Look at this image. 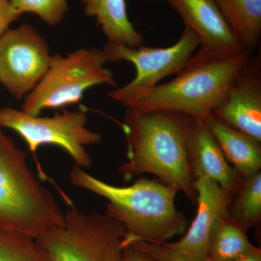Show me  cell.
I'll return each instance as SVG.
<instances>
[{"label": "cell", "mask_w": 261, "mask_h": 261, "mask_svg": "<svg viewBox=\"0 0 261 261\" xmlns=\"http://www.w3.org/2000/svg\"><path fill=\"white\" fill-rule=\"evenodd\" d=\"M188 122L189 117L173 111L127 108L121 123L127 161L118 169L123 179L154 175L197 203L195 178L187 158Z\"/></svg>", "instance_id": "1"}, {"label": "cell", "mask_w": 261, "mask_h": 261, "mask_svg": "<svg viewBox=\"0 0 261 261\" xmlns=\"http://www.w3.org/2000/svg\"><path fill=\"white\" fill-rule=\"evenodd\" d=\"M70 179L74 186L106 199V214L136 238L163 243L186 231V217L175 204L179 192L174 187L147 178H140L129 186H116L77 166L70 170Z\"/></svg>", "instance_id": "2"}, {"label": "cell", "mask_w": 261, "mask_h": 261, "mask_svg": "<svg viewBox=\"0 0 261 261\" xmlns=\"http://www.w3.org/2000/svg\"><path fill=\"white\" fill-rule=\"evenodd\" d=\"M251 54L211 56L200 49L171 82L156 86L133 107L168 111L205 121L223 102L239 70Z\"/></svg>", "instance_id": "3"}, {"label": "cell", "mask_w": 261, "mask_h": 261, "mask_svg": "<svg viewBox=\"0 0 261 261\" xmlns=\"http://www.w3.org/2000/svg\"><path fill=\"white\" fill-rule=\"evenodd\" d=\"M64 216L29 167L27 154L0 127V229L38 239L61 226Z\"/></svg>", "instance_id": "4"}, {"label": "cell", "mask_w": 261, "mask_h": 261, "mask_svg": "<svg viewBox=\"0 0 261 261\" xmlns=\"http://www.w3.org/2000/svg\"><path fill=\"white\" fill-rule=\"evenodd\" d=\"M106 63L102 50L97 48H82L65 56L51 55L45 74L24 98L22 111L39 116L46 109L77 104L95 86L114 87V74L105 66Z\"/></svg>", "instance_id": "5"}, {"label": "cell", "mask_w": 261, "mask_h": 261, "mask_svg": "<svg viewBox=\"0 0 261 261\" xmlns=\"http://www.w3.org/2000/svg\"><path fill=\"white\" fill-rule=\"evenodd\" d=\"M126 229L107 214H87L75 207L61 226L37 239L51 261H121Z\"/></svg>", "instance_id": "6"}, {"label": "cell", "mask_w": 261, "mask_h": 261, "mask_svg": "<svg viewBox=\"0 0 261 261\" xmlns=\"http://www.w3.org/2000/svg\"><path fill=\"white\" fill-rule=\"evenodd\" d=\"M200 46L198 37L187 27L178 42L168 47H129L108 43L102 49L107 63L128 62L136 70L133 80L111 91L108 97L126 108L133 107L163 79L178 74Z\"/></svg>", "instance_id": "7"}, {"label": "cell", "mask_w": 261, "mask_h": 261, "mask_svg": "<svg viewBox=\"0 0 261 261\" xmlns=\"http://www.w3.org/2000/svg\"><path fill=\"white\" fill-rule=\"evenodd\" d=\"M85 111L63 110L53 116H32L22 110L0 108V127L14 130L25 142L29 150L35 152L44 145H54L65 150L75 166L90 167L92 159L87 147L102 140V136L87 127Z\"/></svg>", "instance_id": "8"}, {"label": "cell", "mask_w": 261, "mask_h": 261, "mask_svg": "<svg viewBox=\"0 0 261 261\" xmlns=\"http://www.w3.org/2000/svg\"><path fill=\"white\" fill-rule=\"evenodd\" d=\"M51 57L47 41L31 24L10 29L0 37V83L24 99L45 74Z\"/></svg>", "instance_id": "9"}, {"label": "cell", "mask_w": 261, "mask_h": 261, "mask_svg": "<svg viewBox=\"0 0 261 261\" xmlns=\"http://www.w3.org/2000/svg\"><path fill=\"white\" fill-rule=\"evenodd\" d=\"M197 214L185 236L176 242L156 243L173 256L187 260L208 258L209 243L216 220L229 214L233 194L210 178H195ZM153 243V242H152Z\"/></svg>", "instance_id": "10"}, {"label": "cell", "mask_w": 261, "mask_h": 261, "mask_svg": "<svg viewBox=\"0 0 261 261\" xmlns=\"http://www.w3.org/2000/svg\"><path fill=\"white\" fill-rule=\"evenodd\" d=\"M213 114L261 142V67L258 58L250 56L239 70L224 100Z\"/></svg>", "instance_id": "11"}, {"label": "cell", "mask_w": 261, "mask_h": 261, "mask_svg": "<svg viewBox=\"0 0 261 261\" xmlns=\"http://www.w3.org/2000/svg\"><path fill=\"white\" fill-rule=\"evenodd\" d=\"M185 27L200 40L201 49L211 56L228 57L245 51L214 0H167Z\"/></svg>", "instance_id": "12"}, {"label": "cell", "mask_w": 261, "mask_h": 261, "mask_svg": "<svg viewBox=\"0 0 261 261\" xmlns=\"http://www.w3.org/2000/svg\"><path fill=\"white\" fill-rule=\"evenodd\" d=\"M187 152L195 179L210 178L234 195L243 176L228 163L205 121L189 118Z\"/></svg>", "instance_id": "13"}, {"label": "cell", "mask_w": 261, "mask_h": 261, "mask_svg": "<svg viewBox=\"0 0 261 261\" xmlns=\"http://www.w3.org/2000/svg\"><path fill=\"white\" fill-rule=\"evenodd\" d=\"M205 121L225 158L240 176L260 171L261 142L228 126L213 113Z\"/></svg>", "instance_id": "14"}, {"label": "cell", "mask_w": 261, "mask_h": 261, "mask_svg": "<svg viewBox=\"0 0 261 261\" xmlns=\"http://www.w3.org/2000/svg\"><path fill=\"white\" fill-rule=\"evenodd\" d=\"M84 14L96 19L109 44L129 47L142 45L144 37L134 27L127 13L126 0H81Z\"/></svg>", "instance_id": "15"}, {"label": "cell", "mask_w": 261, "mask_h": 261, "mask_svg": "<svg viewBox=\"0 0 261 261\" xmlns=\"http://www.w3.org/2000/svg\"><path fill=\"white\" fill-rule=\"evenodd\" d=\"M243 51L252 54L261 35V0H214Z\"/></svg>", "instance_id": "16"}, {"label": "cell", "mask_w": 261, "mask_h": 261, "mask_svg": "<svg viewBox=\"0 0 261 261\" xmlns=\"http://www.w3.org/2000/svg\"><path fill=\"white\" fill-rule=\"evenodd\" d=\"M247 231L230 217L223 215L216 220L209 243L208 258L212 261H232L256 250Z\"/></svg>", "instance_id": "17"}, {"label": "cell", "mask_w": 261, "mask_h": 261, "mask_svg": "<svg viewBox=\"0 0 261 261\" xmlns=\"http://www.w3.org/2000/svg\"><path fill=\"white\" fill-rule=\"evenodd\" d=\"M229 216L247 231L255 227L261 219V172L243 177L233 196Z\"/></svg>", "instance_id": "18"}, {"label": "cell", "mask_w": 261, "mask_h": 261, "mask_svg": "<svg viewBox=\"0 0 261 261\" xmlns=\"http://www.w3.org/2000/svg\"><path fill=\"white\" fill-rule=\"evenodd\" d=\"M0 261H51L37 239L0 229Z\"/></svg>", "instance_id": "19"}, {"label": "cell", "mask_w": 261, "mask_h": 261, "mask_svg": "<svg viewBox=\"0 0 261 261\" xmlns=\"http://www.w3.org/2000/svg\"><path fill=\"white\" fill-rule=\"evenodd\" d=\"M19 14L33 13L50 27L59 25L69 10L68 0H10Z\"/></svg>", "instance_id": "20"}, {"label": "cell", "mask_w": 261, "mask_h": 261, "mask_svg": "<svg viewBox=\"0 0 261 261\" xmlns=\"http://www.w3.org/2000/svg\"><path fill=\"white\" fill-rule=\"evenodd\" d=\"M124 242L133 244L136 247L149 254L151 256L155 257L160 261H212L210 258L203 259V260H187L184 259L178 258V257L173 256L170 255L167 252L160 246L159 244L152 243V242L145 241V240H140L132 236L128 233H125Z\"/></svg>", "instance_id": "21"}, {"label": "cell", "mask_w": 261, "mask_h": 261, "mask_svg": "<svg viewBox=\"0 0 261 261\" xmlns=\"http://www.w3.org/2000/svg\"><path fill=\"white\" fill-rule=\"evenodd\" d=\"M19 14L10 3V0H0V37L8 32L10 25L18 20Z\"/></svg>", "instance_id": "22"}, {"label": "cell", "mask_w": 261, "mask_h": 261, "mask_svg": "<svg viewBox=\"0 0 261 261\" xmlns=\"http://www.w3.org/2000/svg\"><path fill=\"white\" fill-rule=\"evenodd\" d=\"M124 239V238H123ZM121 261H160L155 257L142 251L133 244L126 243L123 240V253Z\"/></svg>", "instance_id": "23"}, {"label": "cell", "mask_w": 261, "mask_h": 261, "mask_svg": "<svg viewBox=\"0 0 261 261\" xmlns=\"http://www.w3.org/2000/svg\"><path fill=\"white\" fill-rule=\"evenodd\" d=\"M232 261H261V250L260 247H257L256 250H254L250 253L244 255L243 256L238 257L236 260Z\"/></svg>", "instance_id": "24"}, {"label": "cell", "mask_w": 261, "mask_h": 261, "mask_svg": "<svg viewBox=\"0 0 261 261\" xmlns=\"http://www.w3.org/2000/svg\"><path fill=\"white\" fill-rule=\"evenodd\" d=\"M150 1H158V0H150Z\"/></svg>", "instance_id": "25"}]
</instances>
